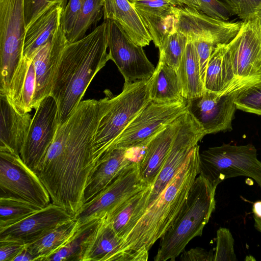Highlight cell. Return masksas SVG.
<instances>
[{
  "label": "cell",
  "mask_w": 261,
  "mask_h": 261,
  "mask_svg": "<svg viewBox=\"0 0 261 261\" xmlns=\"http://www.w3.org/2000/svg\"><path fill=\"white\" fill-rule=\"evenodd\" d=\"M107 97L80 102L59 125L36 172L51 202L73 216L84 204L85 189L97 166L93 141Z\"/></svg>",
  "instance_id": "obj_1"
},
{
  "label": "cell",
  "mask_w": 261,
  "mask_h": 261,
  "mask_svg": "<svg viewBox=\"0 0 261 261\" xmlns=\"http://www.w3.org/2000/svg\"><path fill=\"white\" fill-rule=\"evenodd\" d=\"M199 146L191 151L178 172L122 238V261H146L149 250L170 228L200 173Z\"/></svg>",
  "instance_id": "obj_2"
},
{
  "label": "cell",
  "mask_w": 261,
  "mask_h": 261,
  "mask_svg": "<svg viewBox=\"0 0 261 261\" xmlns=\"http://www.w3.org/2000/svg\"><path fill=\"white\" fill-rule=\"evenodd\" d=\"M108 22L65 46L54 76L50 96L56 100L59 125L75 110L92 80L109 60Z\"/></svg>",
  "instance_id": "obj_3"
},
{
  "label": "cell",
  "mask_w": 261,
  "mask_h": 261,
  "mask_svg": "<svg viewBox=\"0 0 261 261\" xmlns=\"http://www.w3.org/2000/svg\"><path fill=\"white\" fill-rule=\"evenodd\" d=\"M216 188L198 174L175 221L161 238L154 261L174 260L191 240L201 236L215 208Z\"/></svg>",
  "instance_id": "obj_4"
},
{
  "label": "cell",
  "mask_w": 261,
  "mask_h": 261,
  "mask_svg": "<svg viewBox=\"0 0 261 261\" xmlns=\"http://www.w3.org/2000/svg\"><path fill=\"white\" fill-rule=\"evenodd\" d=\"M148 80L125 82L122 92L116 96L106 90L107 100L93 141L98 160L108 152L128 124L151 101Z\"/></svg>",
  "instance_id": "obj_5"
},
{
  "label": "cell",
  "mask_w": 261,
  "mask_h": 261,
  "mask_svg": "<svg viewBox=\"0 0 261 261\" xmlns=\"http://www.w3.org/2000/svg\"><path fill=\"white\" fill-rule=\"evenodd\" d=\"M200 173L214 186L237 176L253 179L261 187V162L251 144H223L199 153Z\"/></svg>",
  "instance_id": "obj_6"
},
{
  "label": "cell",
  "mask_w": 261,
  "mask_h": 261,
  "mask_svg": "<svg viewBox=\"0 0 261 261\" xmlns=\"http://www.w3.org/2000/svg\"><path fill=\"white\" fill-rule=\"evenodd\" d=\"M205 135L200 124L187 110L184 114L181 125L160 172L149 188L147 197L142 202L129 222V229L133 228L143 214L149 204L176 175L191 151Z\"/></svg>",
  "instance_id": "obj_7"
},
{
  "label": "cell",
  "mask_w": 261,
  "mask_h": 261,
  "mask_svg": "<svg viewBox=\"0 0 261 261\" xmlns=\"http://www.w3.org/2000/svg\"><path fill=\"white\" fill-rule=\"evenodd\" d=\"M25 31L24 0H0V93L22 58Z\"/></svg>",
  "instance_id": "obj_8"
},
{
  "label": "cell",
  "mask_w": 261,
  "mask_h": 261,
  "mask_svg": "<svg viewBox=\"0 0 261 261\" xmlns=\"http://www.w3.org/2000/svg\"><path fill=\"white\" fill-rule=\"evenodd\" d=\"M187 109V100L184 98L165 103L150 101L128 124L108 151L118 148L129 150L145 147L164 125L173 122Z\"/></svg>",
  "instance_id": "obj_9"
},
{
  "label": "cell",
  "mask_w": 261,
  "mask_h": 261,
  "mask_svg": "<svg viewBox=\"0 0 261 261\" xmlns=\"http://www.w3.org/2000/svg\"><path fill=\"white\" fill-rule=\"evenodd\" d=\"M225 54L239 84L249 85L261 81V27L257 15L243 21L236 35L226 44Z\"/></svg>",
  "instance_id": "obj_10"
},
{
  "label": "cell",
  "mask_w": 261,
  "mask_h": 261,
  "mask_svg": "<svg viewBox=\"0 0 261 261\" xmlns=\"http://www.w3.org/2000/svg\"><path fill=\"white\" fill-rule=\"evenodd\" d=\"M0 197L11 196L29 201L40 208L51 203L48 192L37 173L20 155L0 151Z\"/></svg>",
  "instance_id": "obj_11"
},
{
  "label": "cell",
  "mask_w": 261,
  "mask_h": 261,
  "mask_svg": "<svg viewBox=\"0 0 261 261\" xmlns=\"http://www.w3.org/2000/svg\"><path fill=\"white\" fill-rule=\"evenodd\" d=\"M151 185L141 181L138 162L132 161L107 187L85 203L74 217L80 224L105 217L127 198Z\"/></svg>",
  "instance_id": "obj_12"
},
{
  "label": "cell",
  "mask_w": 261,
  "mask_h": 261,
  "mask_svg": "<svg viewBox=\"0 0 261 261\" xmlns=\"http://www.w3.org/2000/svg\"><path fill=\"white\" fill-rule=\"evenodd\" d=\"M107 21L110 59L115 63L125 82L148 80L155 68L147 58L143 47L135 44L117 21Z\"/></svg>",
  "instance_id": "obj_13"
},
{
  "label": "cell",
  "mask_w": 261,
  "mask_h": 261,
  "mask_svg": "<svg viewBox=\"0 0 261 261\" xmlns=\"http://www.w3.org/2000/svg\"><path fill=\"white\" fill-rule=\"evenodd\" d=\"M35 110L20 156L36 173L54 141L59 122L58 106L51 96L44 98Z\"/></svg>",
  "instance_id": "obj_14"
},
{
  "label": "cell",
  "mask_w": 261,
  "mask_h": 261,
  "mask_svg": "<svg viewBox=\"0 0 261 261\" xmlns=\"http://www.w3.org/2000/svg\"><path fill=\"white\" fill-rule=\"evenodd\" d=\"M244 87L228 89L220 93L204 90L201 96L187 100L188 110L200 124L206 135L231 130L237 109L234 101Z\"/></svg>",
  "instance_id": "obj_15"
},
{
  "label": "cell",
  "mask_w": 261,
  "mask_h": 261,
  "mask_svg": "<svg viewBox=\"0 0 261 261\" xmlns=\"http://www.w3.org/2000/svg\"><path fill=\"white\" fill-rule=\"evenodd\" d=\"M174 28L192 39L202 38L217 45L228 43L239 31L243 21L230 22L212 18L198 9L175 6Z\"/></svg>",
  "instance_id": "obj_16"
},
{
  "label": "cell",
  "mask_w": 261,
  "mask_h": 261,
  "mask_svg": "<svg viewBox=\"0 0 261 261\" xmlns=\"http://www.w3.org/2000/svg\"><path fill=\"white\" fill-rule=\"evenodd\" d=\"M73 218L70 213L51 202L18 222L0 228V241L27 244Z\"/></svg>",
  "instance_id": "obj_17"
},
{
  "label": "cell",
  "mask_w": 261,
  "mask_h": 261,
  "mask_svg": "<svg viewBox=\"0 0 261 261\" xmlns=\"http://www.w3.org/2000/svg\"><path fill=\"white\" fill-rule=\"evenodd\" d=\"M68 42L66 35L60 25L53 38L40 47L33 57L36 75L33 109H36L44 98L50 95L56 71Z\"/></svg>",
  "instance_id": "obj_18"
},
{
  "label": "cell",
  "mask_w": 261,
  "mask_h": 261,
  "mask_svg": "<svg viewBox=\"0 0 261 261\" xmlns=\"http://www.w3.org/2000/svg\"><path fill=\"white\" fill-rule=\"evenodd\" d=\"M184 114L173 122L164 125L147 144L142 157L138 162L141 181L150 185L154 181L181 125Z\"/></svg>",
  "instance_id": "obj_19"
},
{
  "label": "cell",
  "mask_w": 261,
  "mask_h": 261,
  "mask_svg": "<svg viewBox=\"0 0 261 261\" xmlns=\"http://www.w3.org/2000/svg\"><path fill=\"white\" fill-rule=\"evenodd\" d=\"M130 3L154 45L159 48L167 36L175 30V6L169 0H134Z\"/></svg>",
  "instance_id": "obj_20"
},
{
  "label": "cell",
  "mask_w": 261,
  "mask_h": 261,
  "mask_svg": "<svg viewBox=\"0 0 261 261\" xmlns=\"http://www.w3.org/2000/svg\"><path fill=\"white\" fill-rule=\"evenodd\" d=\"M0 151L20 153L31 124L29 113H19L0 94Z\"/></svg>",
  "instance_id": "obj_21"
},
{
  "label": "cell",
  "mask_w": 261,
  "mask_h": 261,
  "mask_svg": "<svg viewBox=\"0 0 261 261\" xmlns=\"http://www.w3.org/2000/svg\"><path fill=\"white\" fill-rule=\"evenodd\" d=\"M36 75L33 59L22 58L10 84L3 93L10 103L21 114L33 109Z\"/></svg>",
  "instance_id": "obj_22"
},
{
  "label": "cell",
  "mask_w": 261,
  "mask_h": 261,
  "mask_svg": "<svg viewBox=\"0 0 261 261\" xmlns=\"http://www.w3.org/2000/svg\"><path fill=\"white\" fill-rule=\"evenodd\" d=\"M104 20H114L137 45L145 47L152 41L140 17L127 0H103Z\"/></svg>",
  "instance_id": "obj_23"
},
{
  "label": "cell",
  "mask_w": 261,
  "mask_h": 261,
  "mask_svg": "<svg viewBox=\"0 0 261 261\" xmlns=\"http://www.w3.org/2000/svg\"><path fill=\"white\" fill-rule=\"evenodd\" d=\"M65 8L61 4L53 6L26 29L23 58L33 59L38 50L53 38L61 25Z\"/></svg>",
  "instance_id": "obj_24"
},
{
  "label": "cell",
  "mask_w": 261,
  "mask_h": 261,
  "mask_svg": "<svg viewBox=\"0 0 261 261\" xmlns=\"http://www.w3.org/2000/svg\"><path fill=\"white\" fill-rule=\"evenodd\" d=\"M128 150L114 148L100 158L85 189L84 204L107 187L132 162Z\"/></svg>",
  "instance_id": "obj_25"
},
{
  "label": "cell",
  "mask_w": 261,
  "mask_h": 261,
  "mask_svg": "<svg viewBox=\"0 0 261 261\" xmlns=\"http://www.w3.org/2000/svg\"><path fill=\"white\" fill-rule=\"evenodd\" d=\"M226 44H218L210 57L204 79V90L220 93L228 89L248 86L236 81L232 66L225 54Z\"/></svg>",
  "instance_id": "obj_26"
},
{
  "label": "cell",
  "mask_w": 261,
  "mask_h": 261,
  "mask_svg": "<svg viewBox=\"0 0 261 261\" xmlns=\"http://www.w3.org/2000/svg\"><path fill=\"white\" fill-rule=\"evenodd\" d=\"M122 238L106 217L99 224L86 251L83 261H122Z\"/></svg>",
  "instance_id": "obj_27"
},
{
  "label": "cell",
  "mask_w": 261,
  "mask_h": 261,
  "mask_svg": "<svg viewBox=\"0 0 261 261\" xmlns=\"http://www.w3.org/2000/svg\"><path fill=\"white\" fill-rule=\"evenodd\" d=\"M182 89V97L187 100L201 96L204 91L199 61L192 40L187 37L185 53L177 71Z\"/></svg>",
  "instance_id": "obj_28"
},
{
  "label": "cell",
  "mask_w": 261,
  "mask_h": 261,
  "mask_svg": "<svg viewBox=\"0 0 261 261\" xmlns=\"http://www.w3.org/2000/svg\"><path fill=\"white\" fill-rule=\"evenodd\" d=\"M182 98L181 86L177 71L159 58L158 64L151 77V101L165 103Z\"/></svg>",
  "instance_id": "obj_29"
},
{
  "label": "cell",
  "mask_w": 261,
  "mask_h": 261,
  "mask_svg": "<svg viewBox=\"0 0 261 261\" xmlns=\"http://www.w3.org/2000/svg\"><path fill=\"white\" fill-rule=\"evenodd\" d=\"M80 225L74 217L72 219L56 227L37 240L25 244L35 256V260L44 259L63 246L73 235Z\"/></svg>",
  "instance_id": "obj_30"
},
{
  "label": "cell",
  "mask_w": 261,
  "mask_h": 261,
  "mask_svg": "<svg viewBox=\"0 0 261 261\" xmlns=\"http://www.w3.org/2000/svg\"><path fill=\"white\" fill-rule=\"evenodd\" d=\"M96 219L80 224L70 239L44 261H83L87 249L99 224Z\"/></svg>",
  "instance_id": "obj_31"
},
{
  "label": "cell",
  "mask_w": 261,
  "mask_h": 261,
  "mask_svg": "<svg viewBox=\"0 0 261 261\" xmlns=\"http://www.w3.org/2000/svg\"><path fill=\"white\" fill-rule=\"evenodd\" d=\"M40 209L33 203L20 198L1 196L0 228L17 223Z\"/></svg>",
  "instance_id": "obj_32"
},
{
  "label": "cell",
  "mask_w": 261,
  "mask_h": 261,
  "mask_svg": "<svg viewBox=\"0 0 261 261\" xmlns=\"http://www.w3.org/2000/svg\"><path fill=\"white\" fill-rule=\"evenodd\" d=\"M103 12V0H85L82 9L66 36L69 43L77 41L85 36L89 29L101 18Z\"/></svg>",
  "instance_id": "obj_33"
},
{
  "label": "cell",
  "mask_w": 261,
  "mask_h": 261,
  "mask_svg": "<svg viewBox=\"0 0 261 261\" xmlns=\"http://www.w3.org/2000/svg\"><path fill=\"white\" fill-rule=\"evenodd\" d=\"M151 186L132 195L105 217L119 237L122 238L123 237L127 225L137 206Z\"/></svg>",
  "instance_id": "obj_34"
},
{
  "label": "cell",
  "mask_w": 261,
  "mask_h": 261,
  "mask_svg": "<svg viewBox=\"0 0 261 261\" xmlns=\"http://www.w3.org/2000/svg\"><path fill=\"white\" fill-rule=\"evenodd\" d=\"M187 43V37L174 30L167 36L159 47V58L177 71Z\"/></svg>",
  "instance_id": "obj_35"
},
{
  "label": "cell",
  "mask_w": 261,
  "mask_h": 261,
  "mask_svg": "<svg viewBox=\"0 0 261 261\" xmlns=\"http://www.w3.org/2000/svg\"><path fill=\"white\" fill-rule=\"evenodd\" d=\"M234 103L237 109L261 115V81L242 88Z\"/></svg>",
  "instance_id": "obj_36"
},
{
  "label": "cell",
  "mask_w": 261,
  "mask_h": 261,
  "mask_svg": "<svg viewBox=\"0 0 261 261\" xmlns=\"http://www.w3.org/2000/svg\"><path fill=\"white\" fill-rule=\"evenodd\" d=\"M234 239L229 229L220 227L217 231L214 261H236Z\"/></svg>",
  "instance_id": "obj_37"
},
{
  "label": "cell",
  "mask_w": 261,
  "mask_h": 261,
  "mask_svg": "<svg viewBox=\"0 0 261 261\" xmlns=\"http://www.w3.org/2000/svg\"><path fill=\"white\" fill-rule=\"evenodd\" d=\"M67 0H24L26 29L41 14L55 5L66 7Z\"/></svg>",
  "instance_id": "obj_38"
},
{
  "label": "cell",
  "mask_w": 261,
  "mask_h": 261,
  "mask_svg": "<svg viewBox=\"0 0 261 261\" xmlns=\"http://www.w3.org/2000/svg\"><path fill=\"white\" fill-rule=\"evenodd\" d=\"M225 3L243 21L255 17L261 8V0H225Z\"/></svg>",
  "instance_id": "obj_39"
},
{
  "label": "cell",
  "mask_w": 261,
  "mask_h": 261,
  "mask_svg": "<svg viewBox=\"0 0 261 261\" xmlns=\"http://www.w3.org/2000/svg\"><path fill=\"white\" fill-rule=\"evenodd\" d=\"M198 10L212 18L227 21L233 13L224 2L219 0H198Z\"/></svg>",
  "instance_id": "obj_40"
},
{
  "label": "cell",
  "mask_w": 261,
  "mask_h": 261,
  "mask_svg": "<svg viewBox=\"0 0 261 261\" xmlns=\"http://www.w3.org/2000/svg\"><path fill=\"white\" fill-rule=\"evenodd\" d=\"M192 40L197 51L201 76L204 84L209 59L217 44L212 40L202 38H197Z\"/></svg>",
  "instance_id": "obj_41"
},
{
  "label": "cell",
  "mask_w": 261,
  "mask_h": 261,
  "mask_svg": "<svg viewBox=\"0 0 261 261\" xmlns=\"http://www.w3.org/2000/svg\"><path fill=\"white\" fill-rule=\"evenodd\" d=\"M85 0H69L63 13L61 25L66 36L70 33Z\"/></svg>",
  "instance_id": "obj_42"
},
{
  "label": "cell",
  "mask_w": 261,
  "mask_h": 261,
  "mask_svg": "<svg viewBox=\"0 0 261 261\" xmlns=\"http://www.w3.org/2000/svg\"><path fill=\"white\" fill-rule=\"evenodd\" d=\"M25 244L13 241H0V261H13Z\"/></svg>",
  "instance_id": "obj_43"
},
{
  "label": "cell",
  "mask_w": 261,
  "mask_h": 261,
  "mask_svg": "<svg viewBox=\"0 0 261 261\" xmlns=\"http://www.w3.org/2000/svg\"><path fill=\"white\" fill-rule=\"evenodd\" d=\"M182 261H214V254L199 247L192 248L183 252L180 257Z\"/></svg>",
  "instance_id": "obj_44"
},
{
  "label": "cell",
  "mask_w": 261,
  "mask_h": 261,
  "mask_svg": "<svg viewBox=\"0 0 261 261\" xmlns=\"http://www.w3.org/2000/svg\"><path fill=\"white\" fill-rule=\"evenodd\" d=\"M35 256L26 247L13 259V261H35Z\"/></svg>",
  "instance_id": "obj_45"
},
{
  "label": "cell",
  "mask_w": 261,
  "mask_h": 261,
  "mask_svg": "<svg viewBox=\"0 0 261 261\" xmlns=\"http://www.w3.org/2000/svg\"><path fill=\"white\" fill-rule=\"evenodd\" d=\"M175 6H186L198 9L199 4L198 0H169Z\"/></svg>",
  "instance_id": "obj_46"
},
{
  "label": "cell",
  "mask_w": 261,
  "mask_h": 261,
  "mask_svg": "<svg viewBox=\"0 0 261 261\" xmlns=\"http://www.w3.org/2000/svg\"><path fill=\"white\" fill-rule=\"evenodd\" d=\"M252 212L254 216L261 218V201H258L253 203Z\"/></svg>",
  "instance_id": "obj_47"
},
{
  "label": "cell",
  "mask_w": 261,
  "mask_h": 261,
  "mask_svg": "<svg viewBox=\"0 0 261 261\" xmlns=\"http://www.w3.org/2000/svg\"><path fill=\"white\" fill-rule=\"evenodd\" d=\"M254 219V227L256 230L261 232V218L253 216Z\"/></svg>",
  "instance_id": "obj_48"
},
{
  "label": "cell",
  "mask_w": 261,
  "mask_h": 261,
  "mask_svg": "<svg viewBox=\"0 0 261 261\" xmlns=\"http://www.w3.org/2000/svg\"><path fill=\"white\" fill-rule=\"evenodd\" d=\"M256 15L259 18V22H260V27H261V8L259 10V11H258Z\"/></svg>",
  "instance_id": "obj_49"
},
{
  "label": "cell",
  "mask_w": 261,
  "mask_h": 261,
  "mask_svg": "<svg viewBox=\"0 0 261 261\" xmlns=\"http://www.w3.org/2000/svg\"><path fill=\"white\" fill-rule=\"evenodd\" d=\"M128 1H129L130 3H131L132 1H134V0H127Z\"/></svg>",
  "instance_id": "obj_50"
}]
</instances>
